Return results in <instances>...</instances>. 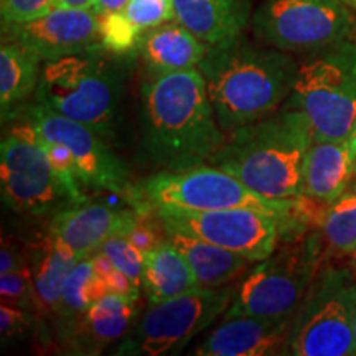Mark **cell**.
<instances>
[{"label": "cell", "instance_id": "6da1fadb", "mask_svg": "<svg viewBox=\"0 0 356 356\" xmlns=\"http://www.w3.org/2000/svg\"><path fill=\"white\" fill-rule=\"evenodd\" d=\"M142 145L163 170L210 163L226 142L202 71L191 68L150 78L140 91Z\"/></svg>", "mask_w": 356, "mask_h": 356}, {"label": "cell", "instance_id": "7a4b0ae2", "mask_svg": "<svg viewBox=\"0 0 356 356\" xmlns=\"http://www.w3.org/2000/svg\"><path fill=\"white\" fill-rule=\"evenodd\" d=\"M218 124L226 134L273 114L289 99L299 63L277 48L256 47L241 37L208 47L198 65Z\"/></svg>", "mask_w": 356, "mask_h": 356}, {"label": "cell", "instance_id": "3957f363", "mask_svg": "<svg viewBox=\"0 0 356 356\" xmlns=\"http://www.w3.org/2000/svg\"><path fill=\"white\" fill-rule=\"evenodd\" d=\"M312 140L309 118L286 106L228 134L210 163L264 197L296 198L302 195V173Z\"/></svg>", "mask_w": 356, "mask_h": 356}, {"label": "cell", "instance_id": "277c9868", "mask_svg": "<svg viewBox=\"0 0 356 356\" xmlns=\"http://www.w3.org/2000/svg\"><path fill=\"white\" fill-rule=\"evenodd\" d=\"M106 53L95 47L47 61L35 99L111 142L122 95V70Z\"/></svg>", "mask_w": 356, "mask_h": 356}, {"label": "cell", "instance_id": "5b68a950", "mask_svg": "<svg viewBox=\"0 0 356 356\" xmlns=\"http://www.w3.org/2000/svg\"><path fill=\"white\" fill-rule=\"evenodd\" d=\"M325 259L318 229L304 238L284 241L249 270L225 317L292 320Z\"/></svg>", "mask_w": 356, "mask_h": 356}, {"label": "cell", "instance_id": "8992f818", "mask_svg": "<svg viewBox=\"0 0 356 356\" xmlns=\"http://www.w3.org/2000/svg\"><path fill=\"white\" fill-rule=\"evenodd\" d=\"M287 106L309 118L315 139L346 140L356 126V40L310 53Z\"/></svg>", "mask_w": 356, "mask_h": 356}, {"label": "cell", "instance_id": "52a82bcc", "mask_svg": "<svg viewBox=\"0 0 356 356\" xmlns=\"http://www.w3.org/2000/svg\"><path fill=\"white\" fill-rule=\"evenodd\" d=\"M356 279L353 270L323 262L293 314L287 355L356 356Z\"/></svg>", "mask_w": 356, "mask_h": 356}, {"label": "cell", "instance_id": "ba28073f", "mask_svg": "<svg viewBox=\"0 0 356 356\" xmlns=\"http://www.w3.org/2000/svg\"><path fill=\"white\" fill-rule=\"evenodd\" d=\"M139 210L181 208L193 211L251 208L279 218V228L296 208V198H269L216 167L162 170L136 186Z\"/></svg>", "mask_w": 356, "mask_h": 356}, {"label": "cell", "instance_id": "9c48e42d", "mask_svg": "<svg viewBox=\"0 0 356 356\" xmlns=\"http://www.w3.org/2000/svg\"><path fill=\"white\" fill-rule=\"evenodd\" d=\"M238 287H197L154 304L115 346L118 356L177 355L233 304Z\"/></svg>", "mask_w": 356, "mask_h": 356}, {"label": "cell", "instance_id": "30bf717a", "mask_svg": "<svg viewBox=\"0 0 356 356\" xmlns=\"http://www.w3.org/2000/svg\"><path fill=\"white\" fill-rule=\"evenodd\" d=\"M254 37L286 53H314L355 38L356 15L343 0H262Z\"/></svg>", "mask_w": 356, "mask_h": 356}, {"label": "cell", "instance_id": "8fae6325", "mask_svg": "<svg viewBox=\"0 0 356 356\" xmlns=\"http://www.w3.org/2000/svg\"><path fill=\"white\" fill-rule=\"evenodd\" d=\"M2 200L12 211L25 216L55 215L70 204L53 172L42 137L26 119L17 124L0 145Z\"/></svg>", "mask_w": 356, "mask_h": 356}, {"label": "cell", "instance_id": "7c38bea8", "mask_svg": "<svg viewBox=\"0 0 356 356\" xmlns=\"http://www.w3.org/2000/svg\"><path fill=\"white\" fill-rule=\"evenodd\" d=\"M157 215L167 231L195 236L213 243L251 262L264 261L280 241L279 218L251 208L193 211L159 208Z\"/></svg>", "mask_w": 356, "mask_h": 356}, {"label": "cell", "instance_id": "4fadbf2b", "mask_svg": "<svg viewBox=\"0 0 356 356\" xmlns=\"http://www.w3.org/2000/svg\"><path fill=\"white\" fill-rule=\"evenodd\" d=\"M26 119L44 139L68 147L76 160L78 175L83 186L124 195L132 207L137 208L136 186L129 180L131 175L126 163L111 150L108 140L81 122L73 121L40 102L26 109Z\"/></svg>", "mask_w": 356, "mask_h": 356}, {"label": "cell", "instance_id": "5bb4252c", "mask_svg": "<svg viewBox=\"0 0 356 356\" xmlns=\"http://www.w3.org/2000/svg\"><path fill=\"white\" fill-rule=\"evenodd\" d=\"M2 40H10L53 61L99 44V15L92 8H51L37 19L2 25Z\"/></svg>", "mask_w": 356, "mask_h": 356}, {"label": "cell", "instance_id": "9a60e30c", "mask_svg": "<svg viewBox=\"0 0 356 356\" xmlns=\"http://www.w3.org/2000/svg\"><path fill=\"white\" fill-rule=\"evenodd\" d=\"M137 208H118L104 203H83L63 208L53 215L48 225V234L53 241L76 256L79 261L91 257L102 244L115 236L131 233L139 220Z\"/></svg>", "mask_w": 356, "mask_h": 356}, {"label": "cell", "instance_id": "2e32d148", "mask_svg": "<svg viewBox=\"0 0 356 356\" xmlns=\"http://www.w3.org/2000/svg\"><path fill=\"white\" fill-rule=\"evenodd\" d=\"M292 320L275 322L257 317H225L195 348L198 356L287 355Z\"/></svg>", "mask_w": 356, "mask_h": 356}, {"label": "cell", "instance_id": "e0dca14e", "mask_svg": "<svg viewBox=\"0 0 356 356\" xmlns=\"http://www.w3.org/2000/svg\"><path fill=\"white\" fill-rule=\"evenodd\" d=\"M137 322V300L108 293L84 312L61 343L74 355H97L121 341Z\"/></svg>", "mask_w": 356, "mask_h": 356}, {"label": "cell", "instance_id": "ac0fdd59", "mask_svg": "<svg viewBox=\"0 0 356 356\" xmlns=\"http://www.w3.org/2000/svg\"><path fill=\"white\" fill-rule=\"evenodd\" d=\"M355 178V162L350 139H315L307 150L302 195L322 203H333L346 193Z\"/></svg>", "mask_w": 356, "mask_h": 356}, {"label": "cell", "instance_id": "d6986e66", "mask_svg": "<svg viewBox=\"0 0 356 356\" xmlns=\"http://www.w3.org/2000/svg\"><path fill=\"white\" fill-rule=\"evenodd\" d=\"M207 50L208 44L178 20H170L145 32L137 47L150 78L198 68Z\"/></svg>", "mask_w": 356, "mask_h": 356}, {"label": "cell", "instance_id": "ffe728a7", "mask_svg": "<svg viewBox=\"0 0 356 356\" xmlns=\"http://www.w3.org/2000/svg\"><path fill=\"white\" fill-rule=\"evenodd\" d=\"M177 20L208 44L241 37L249 24V0H173Z\"/></svg>", "mask_w": 356, "mask_h": 356}, {"label": "cell", "instance_id": "44dd1931", "mask_svg": "<svg viewBox=\"0 0 356 356\" xmlns=\"http://www.w3.org/2000/svg\"><path fill=\"white\" fill-rule=\"evenodd\" d=\"M200 287L188 261L170 239L144 256L142 289L150 305L160 304Z\"/></svg>", "mask_w": 356, "mask_h": 356}, {"label": "cell", "instance_id": "7402d4cb", "mask_svg": "<svg viewBox=\"0 0 356 356\" xmlns=\"http://www.w3.org/2000/svg\"><path fill=\"white\" fill-rule=\"evenodd\" d=\"M167 238L188 261L200 287H225L246 273L251 266V261L246 257L195 236L167 231Z\"/></svg>", "mask_w": 356, "mask_h": 356}, {"label": "cell", "instance_id": "603a6c76", "mask_svg": "<svg viewBox=\"0 0 356 356\" xmlns=\"http://www.w3.org/2000/svg\"><path fill=\"white\" fill-rule=\"evenodd\" d=\"M78 261L76 256L53 241L50 234L42 248L33 251L30 269L33 274L35 312H38L43 317L53 318L61 300L66 280Z\"/></svg>", "mask_w": 356, "mask_h": 356}, {"label": "cell", "instance_id": "cb8c5ba5", "mask_svg": "<svg viewBox=\"0 0 356 356\" xmlns=\"http://www.w3.org/2000/svg\"><path fill=\"white\" fill-rule=\"evenodd\" d=\"M42 60L26 50L22 44L2 40L0 48V106L2 121L6 122L8 114L17 104L37 91Z\"/></svg>", "mask_w": 356, "mask_h": 356}, {"label": "cell", "instance_id": "d4e9b609", "mask_svg": "<svg viewBox=\"0 0 356 356\" xmlns=\"http://www.w3.org/2000/svg\"><path fill=\"white\" fill-rule=\"evenodd\" d=\"M108 284L96 274L91 257L78 261L66 280L61 300L58 304L53 320L56 323L58 340H63L66 333L74 327L91 304L108 296Z\"/></svg>", "mask_w": 356, "mask_h": 356}, {"label": "cell", "instance_id": "484cf974", "mask_svg": "<svg viewBox=\"0 0 356 356\" xmlns=\"http://www.w3.org/2000/svg\"><path fill=\"white\" fill-rule=\"evenodd\" d=\"M318 231L325 254L351 256L356 249V191L348 190L328 204Z\"/></svg>", "mask_w": 356, "mask_h": 356}, {"label": "cell", "instance_id": "4316f807", "mask_svg": "<svg viewBox=\"0 0 356 356\" xmlns=\"http://www.w3.org/2000/svg\"><path fill=\"white\" fill-rule=\"evenodd\" d=\"M42 142L44 150H47L48 154V159H50L53 172H55L58 181H60L61 188H63L70 204L86 203L88 197L81 190L83 184L81 180H79L76 160H74L71 150L66 145L60 144V142L44 139V137H42Z\"/></svg>", "mask_w": 356, "mask_h": 356}, {"label": "cell", "instance_id": "83f0119b", "mask_svg": "<svg viewBox=\"0 0 356 356\" xmlns=\"http://www.w3.org/2000/svg\"><path fill=\"white\" fill-rule=\"evenodd\" d=\"M142 35L134 29L122 10L106 13L99 17V44L115 56H124L137 51Z\"/></svg>", "mask_w": 356, "mask_h": 356}, {"label": "cell", "instance_id": "f1b7e54d", "mask_svg": "<svg viewBox=\"0 0 356 356\" xmlns=\"http://www.w3.org/2000/svg\"><path fill=\"white\" fill-rule=\"evenodd\" d=\"M122 13L140 35L167 22L177 20L173 0H129Z\"/></svg>", "mask_w": 356, "mask_h": 356}, {"label": "cell", "instance_id": "f546056e", "mask_svg": "<svg viewBox=\"0 0 356 356\" xmlns=\"http://www.w3.org/2000/svg\"><path fill=\"white\" fill-rule=\"evenodd\" d=\"M99 251L109 257L115 269L126 274L137 287H142L145 254L134 246L126 236H115V238L108 239V241L102 244Z\"/></svg>", "mask_w": 356, "mask_h": 356}, {"label": "cell", "instance_id": "4dcf8cb0", "mask_svg": "<svg viewBox=\"0 0 356 356\" xmlns=\"http://www.w3.org/2000/svg\"><path fill=\"white\" fill-rule=\"evenodd\" d=\"M0 299L6 305L35 310L33 274L30 266L0 275Z\"/></svg>", "mask_w": 356, "mask_h": 356}, {"label": "cell", "instance_id": "1f68e13d", "mask_svg": "<svg viewBox=\"0 0 356 356\" xmlns=\"http://www.w3.org/2000/svg\"><path fill=\"white\" fill-rule=\"evenodd\" d=\"M53 8V0H0L2 25L22 24L43 15Z\"/></svg>", "mask_w": 356, "mask_h": 356}, {"label": "cell", "instance_id": "d6a6232c", "mask_svg": "<svg viewBox=\"0 0 356 356\" xmlns=\"http://www.w3.org/2000/svg\"><path fill=\"white\" fill-rule=\"evenodd\" d=\"M33 323L32 310L2 304L0 307V335L3 340L22 335Z\"/></svg>", "mask_w": 356, "mask_h": 356}, {"label": "cell", "instance_id": "836d02e7", "mask_svg": "<svg viewBox=\"0 0 356 356\" xmlns=\"http://www.w3.org/2000/svg\"><path fill=\"white\" fill-rule=\"evenodd\" d=\"M25 266H30V257H26L19 244L13 243L10 238H3L0 249V274L22 269Z\"/></svg>", "mask_w": 356, "mask_h": 356}, {"label": "cell", "instance_id": "e575fe53", "mask_svg": "<svg viewBox=\"0 0 356 356\" xmlns=\"http://www.w3.org/2000/svg\"><path fill=\"white\" fill-rule=\"evenodd\" d=\"M127 3L129 0H96L95 6H92V10L101 17V15H106V13L122 10Z\"/></svg>", "mask_w": 356, "mask_h": 356}, {"label": "cell", "instance_id": "d590c367", "mask_svg": "<svg viewBox=\"0 0 356 356\" xmlns=\"http://www.w3.org/2000/svg\"><path fill=\"white\" fill-rule=\"evenodd\" d=\"M96 0H53V8H92Z\"/></svg>", "mask_w": 356, "mask_h": 356}, {"label": "cell", "instance_id": "8d00e7d4", "mask_svg": "<svg viewBox=\"0 0 356 356\" xmlns=\"http://www.w3.org/2000/svg\"><path fill=\"white\" fill-rule=\"evenodd\" d=\"M350 147H351V154H353V162H355V178H356V126L353 129L350 136Z\"/></svg>", "mask_w": 356, "mask_h": 356}, {"label": "cell", "instance_id": "74e56055", "mask_svg": "<svg viewBox=\"0 0 356 356\" xmlns=\"http://www.w3.org/2000/svg\"><path fill=\"white\" fill-rule=\"evenodd\" d=\"M343 2L351 8V10L355 12V15H356V0H343Z\"/></svg>", "mask_w": 356, "mask_h": 356}, {"label": "cell", "instance_id": "f35d334b", "mask_svg": "<svg viewBox=\"0 0 356 356\" xmlns=\"http://www.w3.org/2000/svg\"><path fill=\"white\" fill-rule=\"evenodd\" d=\"M350 261H351V267H353V269L356 270V249L353 252H351V256H350Z\"/></svg>", "mask_w": 356, "mask_h": 356}, {"label": "cell", "instance_id": "ab89813d", "mask_svg": "<svg viewBox=\"0 0 356 356\" xmlns=\"http://www.w3.org/2000/svg\"><path fill=\"white\" fill-rule=\"evenodd\" d=\"M350 190H353V191H356V181H355V184H351V186H350Z\"/></svg>", "mask_w": 356, "mask_h": 356}, {"label": "cell", "instance_id": "60d3db41", "mask_svg": "<svg viewBox=\"0 0 356 356\" xmlns=\"http://www.w3.org/2000/svg\"><path fill=\"white\" fill-rule=\"evenodd\" d=\"M355 340H356V317H355Z\"/></svg>", "mask_w": 356, "mask_h": 356}]
</instances>
